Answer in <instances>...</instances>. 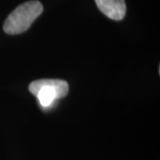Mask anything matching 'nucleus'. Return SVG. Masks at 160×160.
I'll return each instance as SVG.
<instances>
[{
    "label": "nucleus",
    "instance_id": "nucleus-2",
    "mask_svg": "<svg viewBox=\"0 0 160 160\" xmlns=\"http://www.w3.org/2000/svg\"><path fill=\"white\" fill-rule=\"evenodd\" d=\"M43 108H49L55 101L65 97L69 92V85L61 79H39L33 81L29 86Z\"/></svg>",
    "mask_w": 160,
    "mask_h": 160
},
{
    "label": "nucleus",
    "instance_id": "nucleus-1",
    "mask_svg": "<svg viewBox=\"0 0 160 160\" xmlns=\"http://www.w3.org/2000/svg\"><path fill=\"white\" fill-rule=\"evenodd\" d=\"M43 6L38 0L25 2L16 7L6 18L4 30L6 34L17 35L25 32L43 12Z\"/></svg>",
    "mask_w": 160,
    "mask_h": 160
},
{
    "label": "nucleus",
    "instance_id": "nucleus-3",
    "mask_svg": "<svg viewBox=\"0 0 160 160\" xmlns=\"http://www.w3.org/2000/svg\"><path fill=\"white\" fill-rule=\"evenodd\" d=\"M95 3L99 10L111 20L120 21L126 16L125 0H95Z\"/></svg>",
    "mask_w": 160,
    "mask_h": 160
}]
</instances>
